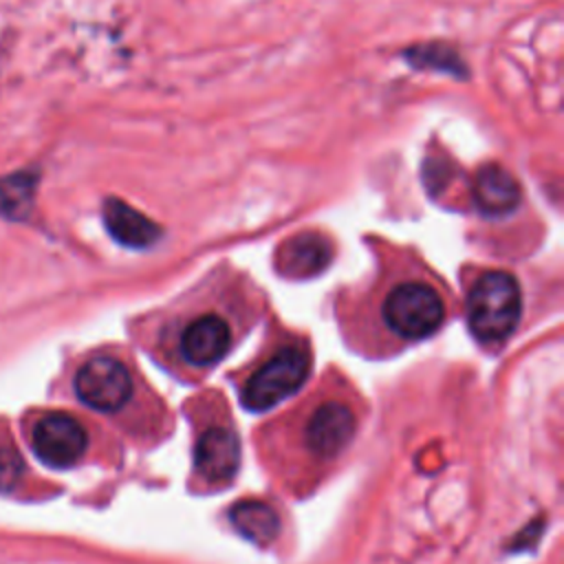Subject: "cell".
<instances>
[{
  "instance_id": "1",
  "label": "cell",
  "mask_w": 564,
  "mask_h": 564,
  "mask_svg": "<svg viewBox=\"0 0 564 564\" xmlns=\"http://www.w3.org/2000/svg\"><path fill=\"white\" fill-rule=\"evenodd\" d=\"M359 410L355 397L344 383H328L315 388L295 408L284 412L273 427H267V447H282L269 452V463L278 465L282 480L302 485L315 482L330 469L348 449L359 427Z\"/></svg>"
},
{
  "instance_id": "2",
  "label": "cell",
  "mask_w": 564,
  "mask_h": 564,
  "mask_svg": "<svg viewBox=\"0 0 564 564\" xmlns=\"http://www.w3.org/2000/svg\"><path fill=\"white\" fill-rule=\"evenodd\" d=\"M238 291H194L181 308L165 311L154 328V357L174 375L200 377L223 361L249 328L251 304Z\"/></svg>"
},
{
  "instance_id": "3",
  "label": "cell",
  "mask_w": 564,
  "mask_h": 564,
  "mask_svg": "<svg viewBox=\"0 0 564 564\" xmlns=\"http://www.w3.org/2000/svg\"><path fill=\"white\" fill-rule=\"evenodd\" d=\"M368 291L370 326H377L372 341L386 350L432 337L449 315L447 289L430 273H399Z\"/></svg>"
},
{
  "instance_id": "4",
  "label": "cell",
  "mask_w": 564,
  "mask_h": 564,
  "mask_svg": "<svg viewBox=\"0 0 564 564\" xmlns=\"http://www.w3.org/2000/svg\"><path fill=\"white\" fill-rule=\"evenodd\" d=\"M313 352L306 337L282 330L275 344L253 359L238 379L240 403L249 412H267L291 397L308 377Z\"/></svg>"
},
{
  "instance_id": "5",
  "label": "cell",
  "mask_w": 564,
  "mask_h": 564,
  "mask_svg": "<svg viewBox=\"0 0 564 564\" xmlns=\"http://www.w3.org/2000/svg\"><path fill=\"white\" fill-rule=\"evenodd\" d=\"M522 293L516 275L489 269L474 278L467 291V322L480 344H502L518 326Z\"/></svg>"
},
{
  "instance_id": "6",
  "label": "cell",
  "mask_w": 564,
  "mask_h": 564,
  "mask_svg": "<svg viewBox=\"0 0 564 564\" xmlns=\"http://www.w3.org/2000/svg\"><path fill=\"white\" fill-rule=\"evenodd\" d=\"M240 467V436L229 414H214L196 423L194 485L218 489L231 482Z\"/></svg>"
},
{
  "instance_id": "7",
  "label": "cell",
  "mask_w": 564,
  "mask_h": 564,
  "mask_svg": "<svg viewBox=\"0 0 564 564\" xmlns=\"http://www.w3.org/2000/svg\"><path fill=\"white\" fill-rule=\"evenodd\" d=\"M73 388L84 405L104 414H119L137 397V377L119 357L95 355L79 366Z\"/></svg>"
},
{
  "instance_id": "8",
  "label": "cell",
  "mask_w": 564,
  "mask_h": 564,
  "mask_svg": "<svg viewBox=\"0 0 564 564\" xmlns=\"http://www.w3.org/2000/svg\"><path fill=\"white\" fill-rule=\"evenodd\" d=\"M31 445L48 467H73L88 449L86 427L66 412H48L33 425Z\"/></svg>"
},
{
  "instance_id": "9",
  "label": "cell",
  "mask_w": 564,
  "mask_h": 564,
  "mask_svg": "<svg viewBox=\"0 0 564 564\" xmlns=\"http://www.w3.org/2000/svg\"><path fill=\"white\" fill-rule=\"evenodd\" d=\"M333 260L330 242L315 234L304 231L280 245L275 253V269L291 280H306L322 273Z\"/></svg>"
},
{
  "instance_id": "10",
  "label": "cell",
  "mask_w": 564,
  "mask_h": 564,
  "mask_svg": "<svg viewBox=\"0 0 564 564\" xmlns=\"http://www.w3.org/2000/svg\"><path fill=\"white\" fill-rule=\"evenodd\" d=\"M476 207L487 216H505L522 200L520 183L500 165H482L474 178Z\"/></svg>"
},
{
  "instance_id": "11",
  "label": "cell",
  "mask_w": 564,
  "mask_h": 564,
  "mask_svg": "<svg viewBox=\"0 0 564 564\" xmlns=\"http://www.w3.org/2000/svg\"><path fill=\"white\" fill-rule=\"evenodd\" d=\"M104 225L119 245L130 249H145L161 236L159 225L119 198L104 203Z\"/></svg>"
},
{
  "instance_id": "12",
  "label": "cell",
  "mask_w": 564,
  "mask_h": 564,
  "mask_svg": "<svg viewBox=\"0 0 564 564\" xmlns=\"http://www.w3.org/2000/svg\"><path fill=\"white\" fill-rule=\"evenodd\" d=\"M231 527L258 546H269L280 535L278 511L262 500H240L229 509Z\"/></svg>"
},
{
  "instance_id": "13",
  "label": "cell",
  "mask_w": 564,
  "mask_h": 564,
  "mask_svg": "<svg viewBox=\"0 0 564 564\" xmlns=\"http://www.w3.org/2000/svg\"><path fill=\"white\" fill-rule=\"evenodd\" d=\"M37 187V172L20 170L0 176V216L9 220H22L33 207Z\"/></svg>"
},
{
  "instance_id": "14",
  "label": "cell",
  "mask_w": 564,
  "mask_h": 564,
  "mask_svg": "<svg viewBox=\"0 0 564 564\" xmlns=\"http://www.w3.org/2000/svg\"><path fill=\"white\" fill-rule=\"evenodd\" d=\"M408 57L412 59L414 66H425L427 62L434 59V68H441V70H449L454 75H463L465 66L460 64V59H456L454 51H447L445 46L441 44H434V46H421L419 53L414 51H408Z\"/></svg>"
},
{
  "instance_id": "15",
  "label": "cell",
  "mask_w": 564,
  "mask_h": 564,
  "mask_svg": "<svg viewBox=\"0 0 564 564\" xmlns=\"http://www.w3.org/2000/svg\"><path fill=\"white\" fill-rule=\"evenodd\" d=\"M24 463L22 456L7 445H0V491H9L22 478Z\"/></svg>"
}]
</instances>
